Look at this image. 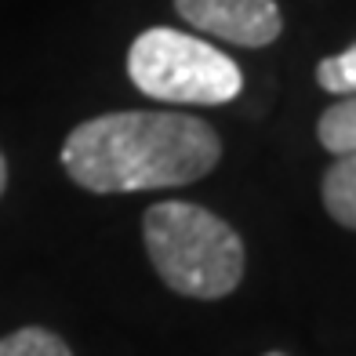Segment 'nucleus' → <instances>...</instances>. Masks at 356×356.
<instances>
[{
	"label": "nucleus",
	"mask_w": 356,
	"mask_h": 356,
	"mask_svg": "<svg viewBox=\"0 0 356 356\" xmlns=\"http://www.w3.org/2000/svg\"><path fill=\"white\" fill-rule=\"evenodd\" d=\"M222 138L189 113L124 109L76 124L62 145V168L88 193L175 189L211 175Z\"/></svg>",
	"instance_id": "1"
},
{
	"label": "nucleus",
	"mask_w": 356,
	"mask_h": 356,
	"mask_svg": "<svg viewBox=\"0 0 356 356\" xmlns=\"http://www.w3.org/2000/svg\"><path fill=\"white\" fill-rule=\"evenodd\" d=\"M145 254L175 295L215 302L244 280V240L200 204L164 200L142 218Z\"/></svg>",
	"instance_id": "2"
},
{
	"label": "nucleus",
	"mask_w": 356,
	"mask_h": 356,
	"mask_svg": "<svg viewBox=\"0 0 356 356\" xmlns=\"http://www.w3.org/2000/svg\"><path fill=\"white\" fill-rule=\"evenodd\" d=\"M127 76L142 95L171 106H225L244 91V73L229 55L168 26L135 37Z\"/></svg>",
	"instance_id": "3"
},
{
	"label": "nucleus",
	"mask_w": 356,
	"mask_h": 356,
	"mask_svg": "<svg viewBox=\"0 0 356 356\" xmlns=\"http://www.w3.org/2000/svg\"><path fill=\"white\" fill-rule=\"evenodd\" d=\"M175 11L193 29L240 47H269L284 33L277 0H175Z\"/></svg>",
	"instance_id": "4"
},
{
	"label": "nucleus",
	"mask_w": 356,
	"mask_h": 356,
	"mask_svg": "<svg viewBox=\"0 0 356 356\" xmlns=\"http://www.w3.org/2000/svg\"><path fill=\"white\" fill-rule=\"evenodd\" d=\"M323 207L338 225L356 229V153L338 156L327 168V175H323Z\"/></svg>",
	"instance_id": "5"
},
{
	"label": "nucleus",
	"mask_w": 356,
	"mask_h": 356,
	"mask_svg": "<svg viewBox=\"0 0 356 356\" xmlns=\"http://www.w3.org/2000/svg\"><path fill=\"white\" fill-rule=\"evenodd\" d=\"M316 138L327 153L334 156H349L356 153V95L334 102L320 113L316 120Z\"/></svg>",
	"instance_id": "6"
},
{
	"label": "nucleus",
	"mask_w": 356,
	"mask_h": 356,
	"mask_svg": "<svg viewBox=\"0 0 356 356\" xmlns=\"http://www.w3.org/2000/svg\"><path fill=\"white\" fill-rule=\"evenodd\" d=\"M0 356H73L70 346L47 327H19L0 338Z\"/></svg>",
	"instance_id": "7"
},
{
	"label": "nucleus",
	"mask_w": 356,
	"mask_h": 356,
	"mask_svg": "<svg viewBox=\"0 0 356 356\" xmlns=\"http://www.w3.org/2000/svg\"><path fill=\"white\" fill-rule=\"evenodd\" d=\"M316 80H320V88H323V91L342 95V99L356 95V44L349 47V51H342V55L320 58Z\"/></svg>",
	"instance_id": "8"
},
{
	"label": "nucleus",
	"mask_w": 356,
	"mask_h": 356,
	"mask_svg": "<svg viewBox=\"0 0 356 356\" xmlns=\"http://www.w3.org/2000/svg\"><path fill=\"white\" fill-rule=\"evenodd\" d=\"M4 186H8V160L0 153V197H4Z\"/></svg>",
	"instance_id": "9"
},
{
	"label": "nucleus",
	"mask_w": 356,
	"mask_h": 356,
	"mask_svg": "<svg viewBox=\"0 0 356 356\" xmlns=\"http://www.w3.org/2000/svg\"><path fill=\"white\" fill-rule=\"evenodd\" d=\"M266 356H287V353H266Z\"/></svg>",
	"instance_id": "10"
}]
</instances>
